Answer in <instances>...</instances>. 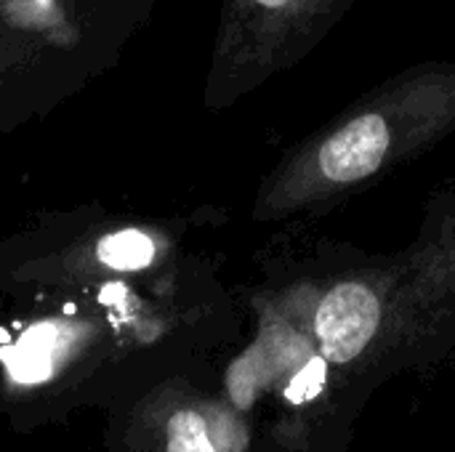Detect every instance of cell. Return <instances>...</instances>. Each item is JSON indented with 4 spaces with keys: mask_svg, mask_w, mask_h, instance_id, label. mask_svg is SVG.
<instances>
[{
    "mask_svg": "<svg viewBox=\"0 0 455 452\" xmlns=\"http://www.w3.org/2000/svg\"><path fill=\"white\" fill-rule=\"evenodd\" d=\"M453 131L455 59L408 67L291 147L264 176L253 221L320 213Z\"/></svg>",
    "mask_w": 455,
    "mask_h": 452,
    "instance_id": "cell-1",
    "label": "cell"
},
{
    "mask_svg": "<svg viewBox=\"0 0 455 452\" xmlns=\"http://www.w3.org/2000/svg\"><path fill=\"white\" fill-rule=\"evenodd\" d=\"M83 298L48 306L0 330V413L13 432L109 408L128 354L157 336L155 314L125 282L75 288Z\"/></svg>",
    "mask_w": 455,
    "mask_h": 452,
    "instance_id": "cell-2",
    "label": "cell"
},
{
    "mask_svg": "<svg viewBox=\"0 0 455 452\" xmlns=\"http://www.w3.org/2000/svg\"><path fill=\"white\" fill-rule=\"evenodd\" d=\"M155 0H0V131L107 69Z\"/></svg>",
    "mask_w": 455,
    "mask_h": 452,
    "instance_id": "cell-3",
    "label": "cell"
},
{
    "mask_svg": "<svg viewBox=\"0 0 455 452\" xmlns=\"http://www.w3.org/2000/svg\"><path fill=\"white\" fill-rule=\"evenodd\" d=\"M357 0H221L203 104L235 107L296 67Z\"/></svg>",
    "mask_w": 455,
    "mask_h": 452,
    "instance_id": "cell-4",
    "label": "cell"
},
{
    "mask_svg": "<svg viewBox=\"0 0 455 452\" xmlns=\"http://www.w3.org/2000/svg\"><path fill=\"white\" fill-rule=\"evenodd\" d=\"M173 237L149 224H120L80 234L64 248H37L0 258V290L45 293L125 282L160 266Z\"/></svg>",
    "mask_w": 455,
    "mask_h": 452,
    "instance_id": "cell-5",
    "label": "cell"
},
{
    "mask_svg": "<svg viewBox=\"0 0 455 452\" xmlns=\"http://www.w3.org/2000/svg\"><path fill=\"white\" fill-rule=\"evenodd\" d=\"M104 413L107 452H219L208 437L203 410L173 402L171 392L123 397Z\"/></svg>",
    "mask_w": 455,
    "mask_h": 452,
    "instance_id": "cell-6",
    "label": "cell"
},
{
    "mask_svg": "<svg viewBox=\"0 0 455 452\" xmlns=\"http://www.w3.org/2000/svg\"><path fill=\"white\" fill-rule=\"evenodd\" d=\"M203 418H205V429L208 437L213 442V448L219 452H245V429L240 426V421H235L229 413H224L219 405H200Z\"/></svg>",
    "mask_w": 455,
    "mask_h": 452,
    "instance_id": "cell-7",
    "label": "cell"
},
{
    "mask_svg": "<svg viewBox=\"0 0 455 452\" xmlns=\"http://www.w3.org/2000/svg\"><path fill=\"white\" fill-rule=\"evenodd\" d=\"M325 378H328V365H325V357H312L296 376L293 381L288 384L285 389V397L288 402L293 405H304V402H312L323 386H325Z\"/></svg>",
    "mask_w": 455,
    "mask_h": 452,
    "instance_id": "cell-8",
    "label": "cell"
}]
</instances>
